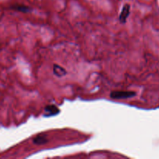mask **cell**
I'll use <instances>...</instances> for the list:
<instances>
[{
    "mask_svg": "<svg viewBox=\"0 0 159 159\" xmlns=\"http://www.w3.org/2000/svg\"><path fill=\"white\" fill-rule=\"evenodd\" d=\"M32 141L36 145H44L48 142V139L45 135H37L33 138Z\"/></svg>",
    "mask_w": 159,
    "mask_h": 159,
    "instance_id": "5",
    "label": "cell"
},
{
    "mask_svg": "<svg viewBox=\"0 0 159 159\" xmlns=\"http://www.w3.org/2000/svg\"><path fill=\"white\" fill-rule=\"evenodd\" d=\"M129 13H130V5L126 3V4H125L124 6H123L121 12H120L119 14L118 20H119L120 23L125 24V23H126V20H127Z\"/></svg>",
    "mask_w": 159,
    "mask_h": 159,
    "instance_id": "2",
    "label": "cell"
},
{
    "mask_svg": "<svg viewBox=\"0 0 159 159\" xmlns=\"http://www.w3.org/2000/svg\"><path fill=\"white\" fill-rule=\"evenodd\" d=\"M137 93L133 91H113L110 93L109 96L112 99H126L135 96Z\"/></svg>",
    "mask_w": 159,
    "mask_h": 159,
    "instance_id": "1",
    "label": "cell"
},
{
    "mask_svg": "<svg viewBox=\"0 0 159 159\" xmlns=\"http://www.w3.org/2000/svg\"><path fill=\"white\" fill-rule=\"evenodd\" d=\"M53 70V74L58 78H62L63 76L66 75L67 71L63 67L60 66V65H57V64H54L52 67Z\"/></svg>",
    "mask_w": 159,
    "mask_h": 159,
    "instance_id": "4",
    "label": "cell"
},
{
    "mask_svg": "<svg viewBox=\"0 0 159 159\" xmlns=\"http://www.w3.org/2000/svg\"><path fill=\"white\" fill-rule=\"evenodd\" d=\"M11 9H13L15 11H18V12H23V13H26L31 11V9L28 6H25V5H20V4H15L13 6H11Z\"/></svg>",
    "mask_w": 159,
    "mask_h": 159,
    "instance_id": "6",
    "label": "cell"
},
{
    "mask_svg": "<svg viewBox=\"0 0 159 159\" xmlns=\"http://www.w3.org/2000/svg\"><path fill=\"white\" fill-rule=\"evenodd\" d=\"M45 116H55L60 113V110L55 105H48L44 109Z\"/></svg>",
    "mask_w": 159,
    "mask_h": 159,
    "instance_id": "3",
    "label": "cell"
}]
</instances>
